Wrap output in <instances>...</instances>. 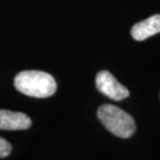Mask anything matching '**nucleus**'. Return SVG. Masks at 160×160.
Here are the masks:
<instances>
[{
    "label": "nucleus",
    "instance_id": "obj_2",
    "mask_svg": "<svg viewBox=\"0 0 160 160\" xmlns=\"http://www.w3.org/2000/svg\"><path fill=\"white\" fill-rule=\"evenodd\" d=\"M97 116L109 132L121 138H129L136 130L133 118L114 105L103 104L99 107Z\"/></svg>",
    "mask_w": 160,
    "mask_h": 160
},
{
    "label": "nucleus",
    "instance_id": "obj_3",
    "mask_svg": "<svg viewBox=\"0 0 160 160\" xmlns=\"http://www.w3.org/2000/svg\"><path fill=\"white\" fill-rule=\"evenodd\" d=\"M96 86L99 92L114 101H121L129 96L128 88L122 85L108 71L98 73L96 76Z\"/></svg>",
    "mask_w": 160,
    "mask_h": 160
},
{
    "label": "nucleus",
    "instance_id": "obj_5",
    "mask_svg": "<svg viewBox=\"0 0 160 160\" xmlns=\"http://www.w3.org/2000/svg\"><path fill=\"white\" fill-rule=\"evenodd\" d=\"M160 32V15H154L136 23L131 28V36L136 41H145Z\"/></svg>",
    "mask_w": 160,
    "mask_h": 160
},
{
    "label": "nucleus",
    "instance_id": "obj_6",
    "mask_svg": "<svg viewBox=\"0 0 160 160\" xmlns=\"http://www.w3.org/2000/svg\"><path fill=\"white\" fill-rule=\"evenodd\" d=\"M12 146L8 140L0 137V158H5L11 154Z\"/></svg>",
    "mask_w": 160,
    "mask_h": 160
},
{
    "label": "nucleus",
    "instance_id": "obj_1",
    "mask_svg": "<svg viewBox=\"0 0 160 160\" xmlns=\"http://www.w3.org/2000/svg\"><path fill=\"white\" fill-rule=\"evenodd\" d=\"M17 91L33 98H48L56 92V81L52 75L43 71H23L15 77Z\"/></svg>",
    "mask_w": 160,
    "mask_h": 160
},
{
    "label": "nucleus",
    "instance_id": "obj_4",
    "mask_svg": "<svg viewBox=\"0 0 160 160\" xmlns=\"http://www.w3.org/2000/svg\"><path fill=\"white\" fill-rule=\"evenodd\" d=\"M31 126L30 118L22 112L0 110V130H26Z\"/></svg>",
    "mask_w": 160,
    "mask_h": 160
}]
</instances>
